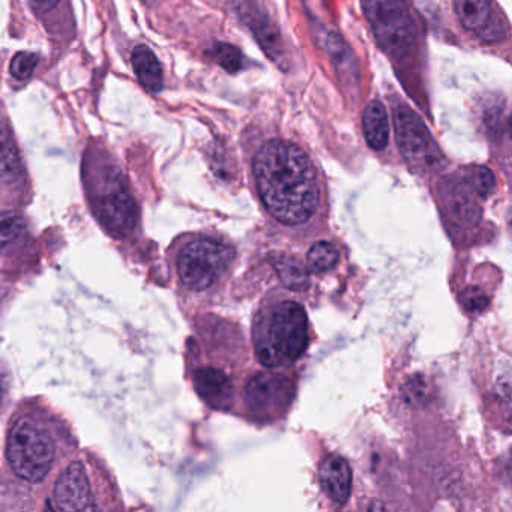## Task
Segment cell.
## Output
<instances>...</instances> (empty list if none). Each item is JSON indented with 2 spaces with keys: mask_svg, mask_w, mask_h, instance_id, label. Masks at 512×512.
<instances>
[{
  "mask_svg": "<svg viewBox=\"0 0 512 512\" xmlns=\"http://www.w3.org/2000/svg\"><path fill=\"white\" fill-rule=\"evenodd\" d=\"M365 14L377 43L392 56H401L415 40V22L403 0H365Z\"/></svg>",
  "mask_w": 512,
  "mask_h": 512,
  "instance_id": "ba28073f",
  "label": "cell"
},
{
  "mask_svg": "<svg viewBox=\"0 0 512 512\" xmlns=\"http://www.w3.org/2000/svg\"><path fill=\"white\" fill-rule=\"evenodd\" d=\"M295 380L283 370L254 371L242 385V404L256 422L269 424L283 418L295 398Z\"/></svg>",
  "mask_w": 512,
  "mask_h": 512,
  "instance_id": "52a82bcc",
  "label": "cell"
},
{
  "mask_svg": "<svg viewBox=\"0 0 512 512\" xmlns=\"http://www.w3.org/2000/svg\"><path fill=\"white\" fill-rule=\"evenodd\" d=\"M319 481L329 500L344 505L352 493V469L341 455H328L319 467Z\"/></svg>",
  "mask_w": 512,
  "mask_h": 512,
  "instance_id": "5bb4252c",
  "label": "cell"
},
{
  "mask_svg": "<svg viewBox=\"0 0 512 512\" xmlns=\"http://www.w3.org/2000/svg\"><path fill=\"white\" fill-rule=\"evenodd\" d=\"M31 4L38 13H47L58 7L59 0H31Z\"/></svg>",
  "mask_w": 512,
  "mask_h": 512,
  "instance_id": "484cf974",
  "label": "cell"
},
{
  "mask_svg": "<svg viewBox=\"0 0 512 512\" xmlns=\"http://www.w3.org/2000/svg\"><path fill=\"white\" fill-rule=\"evenodd\" d=\"M338 260H340L338 248L328 241L314 242L308 250L307 257H305L308 271L313 272V274H323V272L331 271L337 266Z\"/></svg>",
  "mask_w": 512,
  "mask_h": 512,
  "instance_id": "ac0fdd59",
  "label": "cell"
},
{
  "mask_svg": "<svg viewBox=\"0 0 512 512\" xmlns=\"http://www.w3.org/2000/svg\"><path fill=\"white\" fill-rule=\"evenodd\" d=\"M179 293L193 304H212L229 283L238 250L230 239L209 232L179 235L170 245Z\"/></svg>",
  "mask_w": 512,
  "mask_h": 512,
  "instance_id": "3957f363",
  "label": "cell"
},
{
  "mask_svg": "<svg viewBox=\"0 0 512 512\" xmlns=\"http://www.w3.org/2000/svg\"><path fill=\"white\" fill-rule=\"evenodd\" d=\"M461 305L466 308L469 313H481L490 304L487 293L476 286H469L461 292Z\"/></svg>",
  "mask_w": 512,
  "mask_h": 512,
  "instance_id": "cb8c5ba5",
  "label": "cell"
},
{
  "mask_svg": "<svg viewBox=\"0 0 512 512\" xmlns=\"http://www.w3.org/2000/svg\"><path fill=\"white\" fill-rule=\"evenodd\" d=\"M403 397L410 406H424L430 398V388L422 376H412L403 388Z\"/></svg>",
  "mask_w": 512,
  "mask_h": 512,
  "instance_id": "7402d4cb",
  "label": "cell"
},
{
  "mask_svg": "<svg viewBox=\"0 0 512 512\" xmlns=\"http://www.w3.org/2000/svg\"><path fill=\"white\" fill-rule=\"evenodd\" d=\"M251 176L266 218L281 235H299L313 223L322 193L304 149L287 140H268L254 152Z\"/></svg>",
  "mask_w": 512,
  "mask_h": 512,
  "instance_id": "7a4b0ae2",
  "label": "cell"
},
{
  "mask_svg": "<svg viewBox=\"0 0 512 512\" xmlns=\"http://www.w3.org/2000/svg\"><path fill=\"white\" fill-rule=\"evenodd\" d=\"M395 136L401 154L416 172L439 169L442 155L422 119L409 107H398L394 113Z\"/></svg>",
  "mask_w": 512,
  "mask_h": 512,
  "instance_id": "9c48e42d",
  "label": "cell"
},
{
  "mask_svg": "<svg viewBox=\"0 0 512 512\" xmlns=\"http://www.w3.org/2000/svg\"><path fill=\"white\" fill-rule=\"evenodd\" d=\"M212 56L217 64L229 73H238L242 68V53L232 44L217 43L212 47Z\"/></svg>",
  "mask_w": 512,
  "mask_h": 512,
  "instance_id": "ffe728a7",
  "label": "cell"
},
{
  "mask_svg": "<svg viewBox=\"0 0 512 512\" xmlns=\"http://www.w3.org/2000/svg\"><path fill=\"white\" fill-rule=\"evenodd\" d=\"M365 142L374 151H383L389 140V121L385 107L379 101L368 104L362 118Z\"/></svg>",
  "mask_w": 512,
  "mask_h": 512,
  "instance_id": "2e32d148",
  "label": "cell"
},
{
  "mask_svg": "<svg viewBox=\"0 0 512 512\" xmlns=\"http://www.w3.org/2000/svg\"><path fill=\"white\" fill-rule=\"evenodd\" d=\"M193 388L203 403L220 412H229L238 397L232 374L218 365L206 364L194 368Z\"/></svg>",
  "mask_w": 512,
  "mask_h": 512,
  "instance_id": "8fae6325",
  "label": "cell"
},
{
  "mask_svg": "<svg viewBox=\"0 0 512 512\" xmlns=\"http://www.w3.org/2000/svg\"><path fill=\"white\" fill-rule=\"evenodd\" d=\"M511 134H512V119H511Z\"/></svg>",
  "mask_w": 512,
  "mask_h": 512,
  "instance_id": "4316f807",
  "label": "cell"
},
{
  "mask_svg": "<svg viewBox=\"0 0 512 512\" xmlns=\"http://www.w3.org/2000/svg\"><path fill=\"white\" fill-rule=\"evenodd\" d=\"M326 49H328L329 55L334 59L335 64L338 67L343 68V73H347V71L352 68V62H350V52L347 49L344 41L341 40V37L335 34H328L325 38Z\"/></svg>",
  "mask_w": 512,
  "mask_h": 512,
  "instance_id": "603a6c76",
  "label": "cell"
},
{
  "mask_svg": "<svg viewBox=\"0 0 512 512\" xmlns=\"http://www.w3.org/2000/svg\"><path fill=\"white\" fill-rule=\"evenodd\" d=\"M148 2H149V0H148Z\"/></svg>",
  "mask_w": 512,
  "mask_h": 512,
  "instance_id": "f1b7e54d",
  "label": "cell"
},
{
  "mask_svg": "<svg viewBox=\"0 0 512 512\" xmlns=\"http://www.w3.org/2000/svg\"><path fill=\"white\" fill-rule=\"evenodd\" d=\"M23 181V167L19 154L14 145L4 140V152H2V182L7 190L8 185L17 187Z\"/></svg>",
  "mask_w": 512,
  "mask_h": 512,
  "instance_id": "d6986e66",
  "label": "cell"
},
{
  "mask_svg": "<svg viewBox=\"0 0 512 512\" xmlns=\"http://www.w3.org/2000/svg\"><path fill=\"white\" fill-rule=\"evenodd\" d=\"M254 358L263 368L286 370L299 361L310 344V323L301 302L283 290H271L260 301L251 322Z\"/></svg>",
  "mask_w": 512,
  "mask_h": 512,
  "instance_id": "277c9868",
  "label": "cell"
},
{
  "mask_svg": "<svg viewBox=\"0 0 512 512\" xmlns=\"http://www.w3.org/2000/svg\"><path fill=\"white\" fill-rule=\"evenodd\" d=\"M233 8L239 19L245 23L256 37L257 43L265 50L272 61L283 58V44L268 14L256 4V0H233Z\"/></svg>",
  "mask_w": 512,
  "mask_h": 512,
  "instance_id": "7c38bea8",
  "label": "cell"
},
{
  "mask_svg": "<svg viewBox=\"0 0 512 512\" xmlns=\"http://www.w3.org/2000/svg\"><path fill=\"white\" fill-rule=\"evenodd\" d=\"M83 188L89 209L101 229L116 241H133L140 233V211L118 164L100 146L83 160Z\"/></svg>",
  "mask_w": 512,
  "mask_h": 512,
  "instance_id": "5b68a950",
  "label": "cell"
},
{
  "mask_svg": "<svg viewBox=\"0 0 512 512\" xmlns=\"http://www.w3.org/2000/svg\"><path fill=\"white\" fill-rule=\"evenodd\" d=\"M511 230H512V220H511Z\"/></svg>",
  "mask_w": 512,
  "mask_h": 512,
  "instance_id": "83f0119b",
  "label": "cell"
},
{
  "mask_svg": "<svg viewBox=\"0 0 512 512\" xmlns=\"http://www.w3.org/2000/svg\"><path fill=\"white\" fill-rule=\"evenodd\" d=\"M77 451L79 440L64 416L40 398L20 401L5 431L4 482L25 503L41 502Z\"/></svg>",
  "mask_w": 512,
  "mask_h": 512,
  "instance_id": "6da1fadb",
  "label": "cell"
},
{
  "mask_svg": "<svg viewBox=\"0 0 512 512\" xmlns=\"http://www.w3.org/2000/svg\"><path fill=\"white\" fill-rule=\"evenodd\" d=\"M133 68L146 91L158 94L163 89V68L149 47L137 46L133 52Z\"/></svg>",
  "mask_w": 512,
  "mask_h": 512,
  "instance_id": "9a60e30c",
  "label": "cell"
},
{
  "mask_svg": "<svg viewBox=\"0 0 512 512\" xmlns=\"http://www.w3.org/2000/svg\"><path fill=\"white\" fill-rule=\"evenodd\" d=\"M281 284L292 292H304L310 286V274L307 263L292 254H277L272 260Z\"/></svg>",
  "mask_w": 512,
  "mask_h": 512,
  "instance_id": "e0dca14e",
  "label": "cell"
},
{
  "mask_svg": "<svg viewBox=\"0 0 512 512\" xmlns=\"http://www.w3.org/2000/svg\"><path fill=\"white\" fill-rule=\"evenodd\" d=\"M38 65V56L35 53L22 52L14 56L11 62V74L16 79L26 80L32 77Z\"/></svg>",
  "mask_w": 512,
  "mask_h": 512,
  "instance_id": "d4e9b609",
  "label": "cell"
},
{
  "mask_svg": "<svg viewBox=\"0 0 512 512\" xmlns=\"http://www.w3.org/2000/svg\"><path fill=\"white\" fill-rule=\"evenodd\" d=\"M466 184L472 188L476 196L485 199V197L490 196L496 182H494V175L488 167L475 166L467 173Z\"/></svg>",
  "mask_w": 512,
  "mask_h": 512,
  "instance_id": "44dd1931",
  "label": "cell"
},
{
  "mask_svg": "<svg viewBox=\"0 0 512 512\" xmlns=\"http://www.w3.org/2000/svg\"><path fill=\"white\" fill-rule=\"evenodd\" d=\"M121 490L103 458L85 449L61 470L46 509L52 511H119L124 509Z\"/></svg>",
  "mask_w": 512,
  "mask_h": 512,
  "instance_id": "8992f818",
  "label": "cell"
},
{
  "mask_svg": "<svg viewBox=\"0 0 512 512\" xmlns=\"http://www.w3.org/2000/svg\"><path fill=\"white\" fill-rule=\"evenodd\" d=\"M454 8L463 28L484 43H500L508 35L505 17L493 0H454Z\"/></svg>",
  "mask_w": 512,
  "mask_h": 512,
  "instance_id": "30bf717a",
  "label": "cell"
},
{
  "mask_svg": "<svg viewBox=\"0 0 512 512\" xmlns=\"http://www.w3.org/2000/svg\"><path fill=\"white\" fill-rule=\"evenodd\" d=\"M443 209L449 220L460 227H469L478 223L481 209L473 196L472 188L457 181H446L440 188Z\"/></svg>",
  "mask_w": 512,
  "mask_h": 512,
  "instance_id": "4fadbf2b",
  "label": "cell"
}]
</instances>
